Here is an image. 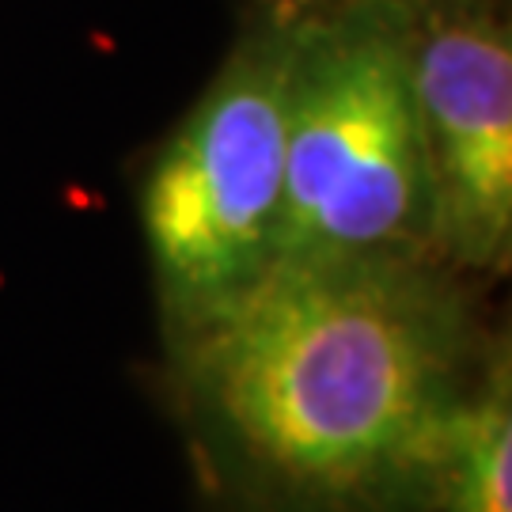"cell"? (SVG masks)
Instances as JSON below:
<instances>
[{"instance_id": "obj_1", "label": "cell", "mask_w": 512, "mask_h": 512, "mask_svg": "<svg viewBox=\"0 0 512 512\" xmlns=\"http://www.w3.org/2000/svg\"><path fill=\"white\" fill-rule=\"evenodd\" d=\"M433 255L274 262L164 334L194 444L255 512H429L440 437L494 338Z\"/></svg>"}, {"instance_id": "obj_2", "label": "cell", "mask_w": 512, "mask_h": 512, "mask_svg": "<svg viewBox=\"0 0 512 512\" xmlns=\"http://www.w3.org/2000/svg\"><path fill=\"white\" fill-rule=\"evenodd\" d=\"M285 23L293 54L274 262L433 255L406 8L349 0Z\"/></svg>"}, {"instance_id": "obj_3", "label": "cell", "mask_w": 512, "mask_h": 512, "mask_svg": "<svg viewBox=\"0 0 512 512\" xmlns=\"http://www.w3.org/2000/svg\"><path fill=\"white\" fill-rule=\"evenodd\" d=\"M289 54V23L255 8L141 175L137 220L164 334L213 315L274 266Z\"/></svg>"}, {"instance_id": "obj_4", "label": "cell", "mask_w": 512, "mask_h": 512, "mask_svg": "<svg viewBox=\"0 0 512 512\" xmlns=\"http://www.w3.org/2000/svg\"><path fill=\"white\" fill-rule=\"evenodd\" d=\"M429 247L463 277L512 258V16L509 0H418L406 8Z\"/></svg>"}, {"instance_id": "obj_5", "label": "cell", "mask_w": 512, "mask_h": 512, "mask_svg": "<svg viewBox=\"0 0 512 512\" xmlns=\"http://www.w3.org/2000/svg\"><path fill=\"white\" fill-rule=\"evenodd\" d=\"M429 512H512V357L505 338L486 346L448 414Z\"/></svg>"}, {"instance_id": "obj_6", "label": "cell", "mask_w": 512, "mask_h": 512, "mask_svg": "<svg viewBox=\"0 0 512 512\" xmlns=\"http://www.w3.org/2000/svg\"><path fill=\"white\" fill-rule=\"evenodd\" d=\"M330 4H349V0H255L258 12H270V16H304V12H315V8H330ZM387 4H399V8H414L418 0H387Z\"/></svg>"}]
</instances>
